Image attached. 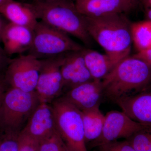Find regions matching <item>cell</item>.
Returning a JSON list of instances; mask_svg holds the SVG:
<instances>
[{
    "instance_id": "28",
    "label": "cell",
    "mask_w": 151,
    "mask_h": 151,
    "mask_svg": "<svg viewBox=\"0 0 151 151\" xmlns=\"http://www.w3.org/2000/svg\"><path fill=\"white\" fill-rule=\"evenodd\" d=\"M9 87L5 78L4 73H0V89H7Z\"/></svg>"
},
{
    "instance_id": "26",
    "label": "cell",
    "mask_w": 151,
    "mask_h": 151,
    "mask_svg": "<svg viewBox=\"0 0 151 151\" xmlns=\"http://www.w3.org/2000/svg\"><path fill=\"white\" fill-rule=\"evenodd\" d=\"M133 56L144 60L151 67V48L143 51L138 52Z\"/></svg>"
},
{
    "instance_id": "18",
    "label": "cell",
    "mask_w": 151,
    "mask_h": 151,
    "mask_svg": "<svg viewBox=\"0 0 151 151\" xmlns=\"http://www.w3.org/2000/svg\"><path fill=\"white\" fill-rule=\"evenodd\" d=\"M85 136V142H92L102 134L105 115L100 109V105L89 110L81 111Z\"/></svg>"
},
{
    "instance_id": "31",
    "label": "cell",
    "mask_w": 151,
    "mask_h": 151,
    "mask_svg": "<svg viewBox=\"0 0 151 151\" xmlns=\"http://www.w3.org/2000/svg\"><path fill=\"white\" fill-rule=\"evenodd\" d=\"M10 1L11 0H0V6L3 5V4Z\"/></svg>"
},
{
    "instance_id": "7",
    "label": "cell",
    "mask_w": 151,
    "mask_h": 151,
    "mask_svg": "<svg viewBox=\"0 0 151 151\" xmlns=\"http://www.w3.org/2000/svg\"><path fill=\"white\" fill-rule=\"evenodd\" d=\"M41 68L40 60L30 54L20 55L11 60L5 72L9 87L25 92L35 91Z\"/></svg>"
},
{
    "instance_id": "4",
    "label": "cell",
    "mask_w": 151,
    "mask_h": 151,
    "mask_svg": "<svg viewBox=\"0 0 151 151\" xmlns=\"http://www.w3.org/2000/svg\"><path fill=\"white\" fill-rule=\"evenodd\" d=\"M40 103L35 91L9 87L0 103V132L19 134Z\"/></svg>"
},
{
    "instance_id": "24",
    "label": "cell",
    "mask_w": 151,
    "mask_h": 151,
    "mask_svg": "<svg viewBox=\"0 0 151 151\" xmlns=\"http://www.w3.org/2000/svg\"><path fill=\"white\" fill-rule=\"evenodd\" d=\"M100 151H136L127 140L116 141L98 147Z\"/></svg>"
},
{
    "instance_id": "19",
    "label": "cell",
    "mask_w": 151,
    "mask_h": 151,
    "mask_svg": "<svg viewBox=\"0 0 151 151\" xmlns=\"http://www.w3.org/2000/svg\"><path fill=\"white\" fill-rule=\"evenodd\" d=\"M133 43L138 52L151 48V22L133 23L132 25Z\"/></svg>"
},
{
    "instance_id": "16",
    "label": "cell",
    "mask_w": 151,
    "mask_h": 151,
    "mask_svg": "<svg viewBox=\"0 0 151 151\" xmlns=\"http://www.w3.org/2000/svg\"><path fill=\"white\" fill-rule=\"evenodd\" d=\"M0 14L9 23L32 29L39 21L30 3L11 0L0 6Z\"/></svg>"
},
{
    "instance_id": "21",
    "label": "cell",
    "mask_w": 151,
    "mask_h": 151,
    "mask_svg": "<svg viewBox=\"0 0 151 151\" xmlns=\"http://www.w3.org/2000/svg\"><path fill=\"white\" fill-rule=\"evenodd\" d=\"M39 151H70L57 130L39 142Z\"/></svg>"
},
{
    "instance_id": "9",
    "label": "cell",
    "mask_w": 151,
    "mask_h": 151,
    "mask_svg": "<svg viewBox=\"0 0 151 151\" xmlns=\"http://www.w3.org/2000/svg\"><path fill=\"white\" fill-rule=\"evenodd\" d=\"M151 124L136 122L123 111H112L105 115L103 132L100 137L91 143L92 147L122 138L129 139L136 132L149 127Z\"/></svg>"
},
{
    "instance_id": "20",
    "label": "cell",
    "mask_w": 151,
    "mask_h": 151,
    "mask_svg": "<svg viewBox=\"0 0 151 151\" xmlns=\"http://www.w3.org/2000/svg\"><path fill=\"white\" fill-rule=\"evenodd\" d=\"M126 140L136 151H151V125Z\"/></svg>"
},
{
    "instance_id": "15",
    "label": "cell",
    "mask_w": 151,
    "mask_h": 151,
    "mask_svg": "<svg viewBox=\"0 0 151 151\" xmlns=\"http://www.w3.org/2000/svg\"><path fill=\"white\" fill-rule=\"evenodd\" d=\"M115 102L132 120L142 124H151V90L145 89Z\"/></svg>"
},
{
    "instance_id": "14",
    "label": "cell",
    "mask_w": 151,
    "mask_h": 151,
    "mask_svg": "<svg viewBox=\"0 0 151 151\" xmlns=\"http://www.w3.org/2000/svg\"><path fill=\"white\" fill-rule=\"evenodd\" d=\"M33 29L8 23L1 38L4 50L9 56L28 52L32 45Z\"/></svg>"
},
{
    "instance_id": "12",
    "label": "cell",
    "mask_w": 151,
    "mask_h": 151,
    "mask_svg": "<svg viewBox=\"0 0 151 151\" xmlns=\"http://www.w3.org/2000/svg\"><path fill=\"white\" fill-rule=\"evenodd\" d=\"M56 130L55 117L51 104L40 103L30 116L22 132L40 142Z\"/></svg>"
},
{
    "instance_id": "3",
    "label": "cell",
    "mask_w": 151,
    "mask_h": 151,
    "mask_svg": "<svg viewBox=\"0 0 151 151\" xmlns=\"http://www.w3.org/2000/svg\"><path fill=\"white\" fill-rule=\"evenodd\" d=\"M38 19L51 27L73 36L86 46L92 39L86 30L84 16L78 12L74 0H55L30 3Z\"/></svg>"
},
{
    "instance_id": "25",
    "label": "cell",
    "mask_w": 151,
    "mask_h": 151,
    "mask_svg": "<svg viewBox=\"0 0 151 151\" xmlns=\"http://www.w3.org/2000/svg\"><path fill=\"white\" fill-rule=\"evenodd\" d=\"M11 58L0 45V73H5Z\"/></svg>"
},
{
    "instance_id": "8",
    "label": "cell",
    "mask_w": 151,
    "mask_h": 151,
    "mask_svg": "<svg viewBox=\"0 0 151 151\" xmlns=\"http://www.w3.org/2000/svg\"><path fill=\"white\" fill-rule=\"evenodd\" d=\"M64 54L40 60V72L35 89L40 103L51 104L63 94L61 65Z\"/></svg>"
},
{
    "instance_id": "17",
    "label": "cell",
    "mask_w": 151,
    "mask_h": 151,
    "mask_svg": "<svg viewBox=\"0 0 151 151\" xmlns=\"http://www.w3.org/2000/svg\"><path fill=\"white\" fill-rule=\"evenodd\" d=\"M83 55L87 68L94 80H102L125 58L100 53L84 47Z\"/></svg>"
},
{
    "instance_id": "23",
    "label": "cell",
    "mask_w": 151,
    "mask_h": 151,
    "mask_svg": "<svg viewBox=\"0 0 151 151\" xmlns=\"http://www.w3.org/2000/svg\"><path fill=\"white\" fill-rule=\"evenodd\" d=\"M39 142L24 132L19 136V151H39Z\"/></svg>"
},
{
    "instance_id": "10",
    "label": "cell",
    "mask_w": 151,
    "mask_h": 151,
    "mask_svg": "<svg viewBox=\"0 0 151 151\" xmlns=\"http://www.w3.org/2000/svg\"><path fill=\"white\" fill-rule=\"evenodd\" d=\"M83 49L63 55L61 65L63 94L76 86L94 80L86 66Z\"/></svg>"
},
{
    "instance_id": "11",
    "label": "cell",
    "mask_w": 151,
    "mask_h": 151,
    "mask_svg": "<svg viewBox=\"0 0 151 151\" xmlns=\"http://www.w3.org/2000/svg\"><path fill=\"white\" fill-rule=\"evenodd\" d=\"M78 12L88 17L129 13L138 7L140 0H74Z\"/></svg>"
},
{
    "instance_id": "32",
    "label": "cell",
    "mask_w": 151,
    "mask_h": 151,
    "mask_svg": "<svg viewBox=\"0 0 151 151\" xmlns=\"http://www.w3.org/2000/svg\"><path fill=\"white\" fill-rule=\"evenodd\" d=\"M55 1V0H32V1L44 2L50 1Z\"/></svg>"
},
{
    "instance_id": "5",
    "label": "cell",
    "mask_w": 151,
    "mask_h": 151,
    "mask_svg": "<svg viewBox=\"0 0 151 151\" xmlns=\"http://www.w3.org/2000/svg\"><path fill=\"white\" fill-rule=\"evenodd\" d=\"M56 129L70 151H88L81 111L62 96L51 103Z\"/></svg>"
},
{
    "instance_id": "22",
    "label": "cell",
    "mask_w": 151,
    "mask_h": 151,
    "mask_svg": "<svg viewBox=\"0 0 151 151\" xmlns=\"http://www.w3.org/2000/svg\"><path fill=\"white\" fill-rule=\"evenodd\" d=\"M19 135L0 132V151H19Z\"/></svg>"
},
{
    "instance_id": "2",
    "label": "cell",
    "mask_w": 151,
    "mask_h": 151,
    "mask_svg": "<svg viewBox=\"0 0 151 151\" xmlns=\"http://www.w3.org/2000/svg\"><path fill=\"white\" fill-rule=\"evenodd\" d=\"M84 18L90 37L103 47L105 53L124 58L129 55L133 43L132 23L126 15L84 16Z\"/></svg>"
},
{
    "instance_id": "29",
    "label": "cell",
    "mask_w": 151,
    "mask_h": 151,
    "mask_svg": "<svg viewBox=\"0 0 151 151\" xmlns=\"http://www.w3.org/2000/svg\"><path fill=\"white\" fill-rule=\"evenodd\" d=\"M145 15L147 20L151 22V8L145 9Z\"/></svg>"
},
{
    "instance_id": "27",
    "label": "cell",
    "mask_w": 151,
    "mask_h": 151,
    "mask_svg": "<svg viewBox=\"0 0 151 151\" xmlns=\"http://www.w3.org/2000/svg\"><path fill=\"white\" fill-rule=\"evenodd\" d=\"M9 22L0 14V43L1 42V38L3 32Z\"/></svg>"
},
{
    "instance_id": "30",
    "label": "cell",
    "mask_w": 151,
    "mask_h": 151,
    "mask_svg": "<svg viewBox=\"0 0 151 151\" xmlns=\"http://www.w3.org/2000/svg\"><path fill=\"white\" fill-rule=\"evenodd\" d=\"M7 89H0V103H1V100L2 99V97L3 96H4V94L5 92Z\"/></svg>"
},
{
    "instance_id": "6",
    "label": "cell",
    "mask_w": 151,
    "mask_h": 151,
    "mask_svg": "<svg viewBox=\"0 0 151 151\" xmlns=\"http://www.w3.org/2000/svg\"><path fill=\"white\" fill-rule=\"evenodd\" d=\"M33 34L32 45L27 54L38 59H46L84 48L67 34L41 21L38 22Z\"/></svg>"
},
{
    "instance_id": "13",
    "label": "cell",
    "mask_w": 151,
    "mask_h": 151,
    "mask_svg": "<svg viewBox=\"0 0 151 151\" xmlns=\"http://www.w3.org/2000/svg\"><path fill=\"white\" fill-rule=\"evenodd\" d=\"M103 96L102 80H93L76 86L62 96L82 111L100 105Z\"/></svg>"
},
{
    "instance_id": "1",
    "label": "cell",
    "mask_w": 151,
    "mask_h": 151,
    "mask_svg": "<svg viewBox=\"0 0 151 151\" xmlns=\"http://www.w3.org/2000/svg\"><path fill=\"white\" fill-rule=\"evenodd\" d=\"M102 82L104 96L115 102L148 89L151 84V67L142 59L129 55Z\"/></svg>"
}]
</instances>
